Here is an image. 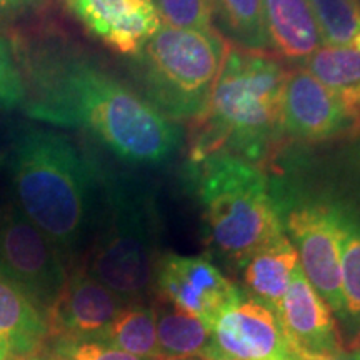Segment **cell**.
I'll use <instances>...</instances> for the list:
<instances>
[{
    "mask_svg": "<svg viewBox=\"0 0 360 360\" xmlns=\"http://www.w3.org/2000/svg\"><path fill=\"white\" fill-rule=\"evenodd\" d=\"M299 265L295 247L283 232L244 264L245 287L255 300L277 312Z\"/></svg>",
    "mask_w": 360,
    "mask_h": 360,
    "instance_id": "cell-17",
    "label": "cell"
},
{
    "mask_svg": "<svg viewBox=\"0 0 360 360\" xmlns=\"http://www.w3.org/2000/svg\"><path fill=\"white\" fill-rule=\"evenodd\" d=\"M47 347V354L58 360H152L127 354L97 340L51 339Z\"/></svg>",
    "mask_w": 360,
    "mask_h": 360,
    "instance_id": "cell-25",
    "label": "cell"
},
{
    "mask_svg": "<svg viewBox=\"0 0 360 360\" xmlns=\"http://www.w3.org/2000/svg\"><path fill=\"white\" fill-rule=\"evenodd\" d=\"M219 29L232 40L233 47L252 52H267L264 0H210Z\"/></svg>",
    "mask_w": 360,
    "mask_h": 360,
    "instance_id": "cell-21",
    "label": "cell"
},
{
    "mask_svg": "<svg viewBox=\"0 0 360 360\" xmlns=\"http://www.w3.org/2000/svg\"><path fill=\"white\" fill-rule=\"evenodd\" d=\"M34 360H58V359H56V357H52L51 354H47V352H42L39 355L37 359H34Z\"/></svg>",
    "mask_w": 360,
    "mask_h": 360,
    "instance_id": "cell-30",
    "label": "cell"
},
{
    "mask_svg": "<svg viewBox=\"0 0 360 360\" xmlns=\"http://www.w3.org/2000/svg\"><path fill=\"white\" fill-rule=\"evenodd\" d=\"M340 229L342 290L347 319L360 321V219L334 207Z\"/></svg>",
    "mask_w": 360,
    "mask_h": 360,
    "instance_id": "cell-23",
    "label": "cell"
},
{
    "mask_svg": "<svg viewBox=\"0 0 360 360\" xmlns=\"http://www.w3.org/2000/svg\"><path fill=\"white\" fill-rule=\"evenodd\" d=\"M159 217L150 191L135 179L103 172L98 229L82 267L127 304H146L159 262Z\"/></svg>",
    "mask_w": 360,
    "mask_h": 360,
    "instance_id": "cell-4",
    "label": "cell"
},
{
    "mask_svg": "<svg viewBox=\"0 0 360 360\" xmlns=\"http://www.w3.org/2000/svg\"><path fill=\"white\" fill-rule=\"evenodd\" d=\"M297 360H360L359 350H339V352H330V354H317V355H300L297 354Z\"/></svg>",
    "mask_w": 360,
    "mask_h": 360,
    "instance_id": "cell-28",
    "label": "cell"
},
{
    "mask_svg": "<svg viewBox=\"0 0 360 360\" xmlns=\"http://www.w3.org/2000/svg\"><path fill=\"white\" fill-rule=\"evenodd\" d=\"M229 44L215 29L164 25L130 57L141 96L172 122L197 120L212 97Z\"/></svg>",
    "mask_w": 360,
    "mask_h": 360,
    "instance_id": "cell-6",
    "label": "cell"
},
{
    "mask_svg": "<svg viewBox=\"0 0 360 360\" xmlns=\"http://www.w3.org/2000/svg\"><path fill=\"white\" fill-rule=\"evenodd\" d=\"M154 294L159 302L200 319L210 328L225 312L244 300L236 283L204 255H160Z\"/></svg>",
    "mask_w": 360,
    "mask_h": 360,
    "instance_id": "cell-9",
    "label": "cell"
},
{
    "mask_svg": "<svg viewBox=\"0 0 360 360\" xmlns=\"http://www.w3.org/2000/svg\"><path fill=\"white\" fill-rule=\"evenodd\" d=\"M210 360H238V359H232V357H227V355H215V357H212Z\"/></svg>",
    "mask_w": 360,
    "mask_h": 360,
    "instance_id": "cell-32",
    "label": "cell"
},
{
    "mask_svg": "<svg viewBox=\"0 0 360 360\" xmlns=\"http://www.w3.org/2000/svg\"><path fill=\"white\" fill-rule=\"evenodd\" d=\"M152 2L164 25L191 30L214 29L210 0H152Z\"/></svg>",
    "mask_w": 360,
    "mask_h": 360,
    "instance_id": "cell-24",
    "label": "cell"
},
{
    "mask_svg": "<svg viewBox=\"0 0 360 360\" xmlns=\"http://www.w3.org/2000/svg\"><path fill=\"white\" fill-rule=\"evenodd\" d=\"M0 340L11 359L34 360L51 340L47 314L20 287L0 276Z\"/></svg>",
    "mask_w": 360,
    "mask_h": 360,
    "instance_id": "cell-15",
    "label": "cell"
},
{
    "mask_svg": "<svg viewBox=\"0 0 360 360\" xmlns=\"http://www.w3.org/2000/svg\"><path fill=\"white\" fill-rule=\"evenodd\" d=\"M219 355L238 360H297L276 312L255 299L242 300L214 326Z\"/></svg>",
    "mask_w": 360,
    "mask_h": 360,
    "instance_id": "cell-13",
    "label": "cell"
},
{
    "mask_svg": "<svg viewBox=\"0 0 360 360\" xmlns=\"http://www.w3.org/2000/svg\"><path fill=\"white\" fill-rule=\"evenodd\" d=\"M11 359V354H8L7 345L0 340V360H8Z\"/></svg>",
    "mask_w": 360,
    "mask_h": 360,
    "instance_id": "cell-29",
    "label": "cell"
},
{
    "mask_svg": "<svg viewBox=\"0 0 360 360\" xmlns=\"http://www.w3.org/2000/svg\"><path fill=\"white\" fill-rule=\"evenodd\" d=\"M6 157H7V150H0V169H2L4 164H6Z\"/></svg>",
    "mask_w": 360,
    "mask_h": 360,
    "instance_id": "cell-31",
    "label": "cell"
},
{
    "mask_svg": "<svg viewBox=\"0 0 360 360\" xmlns=\"http://www.w3.org/2000/svg\"><path fill=\"white\" fill-rule=\"evenodd\" d=\"M125 305L82 265L70 269L64 289L47 312L51 339L96 340Z\"/></svg>",
    "mask_w": 360,
    "mask_h": 360,
    "instance_id": "cell-11",
    "label": "cell"
},
{
    "mask_svg": "<svg viewBox=\"0 0 360 360\" xmlns=\"http://www.w3.org/2000/svg\"><path fill=\"white\" fill-rule=\"evenodd\" d=\"M25 84L11 45L0 37V110L24 107Z\"/></svg>",
    "mask_w": 360,
    "mask_h": 360,
    "instance_id": "cell-26",
    "label": "cell"
},
{
    "mask_svg": "<svg viewBox=\"0 0 360 360\" xmlns=\"http://www.w3.org/2000/svg\"><path fill=\"white\" fill-rule=\"evenodd\" d=\"M360 127V112L354 110L330 89L310 74L289 72L283 92V135L300 142H326Z\"/></svg>",
    "mask_w": 360,
    "mask_h": 360,
    "instance_id": "cell-10",
    "label": "cell"
},
{
    "mask_svg": "<svg viewBox=\"0 0 360 360\" xmlns=\"http://www.w3.org/2000/svg\"><path fill=\"white\" fill-rule=\"evenodd\" d=\"M360 322V321H359ZM354 350H359L360 352V328H359V334L355 337V345H354Z\"/></svg>",
    "mask_w": 360,
    "mask_h": 360,
    "instance_id": "cell-33",
    "label": "cell"
},
{
    "mask_svg": "<svg viewBox=\"0 0 360 360\" xmlns=\"http://www.w3.org/2000/svg\"><path fill=\"white\" fill-rule=\"evenodd\" d=\"M302 67L349 107L360 112V51L323 44Z\"/></svg>",
    "mask_w": 360,
    "mask_h": 360,
    "instance_id": "cell-20",
    "label": "cell"
},
{
    "mask_svg": "<svg viewBox=\"0 0 360 360\" xmlns=\"http://www.w3.org/2000/svg\"><path fill=\"white\" fill-rule=\"evenodd\" d=\"M96 340L137 357L162 360L157 342V310L147 304L125 305Z\"/></svg>",
    "mask_w": 360,
    "mask_h": 360,
    "instance_id": "cell-19",
    "label": "cell"
},
{
    "mask_svg": "<svg viewBox=\"0 0 360 360\" xmlns=\"http://www.w3.org/2000/svg\"><path fill=\"white\" fill-rule=\"evenodd\" d=\"M157 310V342L162 360H210L217 355L214 330L172 305Z\"/></svg>",
    "mask_w": 360,
    "mask_h": 360,
    "instance_id": "cell-18",
    "label": "cell"
},
{
    "mask_svg": "<svg viewBox=\"0 0 360 360\" xmlns=\"http://www.w3.org/2000/svg\"><path fill=\"white\" fill-rule=\"evenodd\" d=\"M67 11L112 51L132 57L159 32L152 0H64Z\"/></svg>",
    "mask_w": 360,
    "mask_h": 360,
    "instance_id": "cell-12",
    "label": "cell"
},
{
    "mask_svg": "<svg viewBox=\"0 0 360 360\" xmlns=\"http://www.w3.org/2000/svg\"><path fill=\"white\" fill-rule=\"evenodd\" d=\"M8 360H25V359H8Z\"/></svg>",
    "mask_w": 360,
    "mask_h": 360,
    "instance_id": "cell-34",
    "label": "cell"
},
{
    "mask_svg": "<svg viewBox=\"0 0 360 360\" xmlns=\"http://www.w3.org/2000/svg\"><path fill=\"white\" fill-rule=\"evenodd\" d=\"M209 240L225 260L244 267L260 247L285 232L269 180L255 164L214 155L195 164Z\"/></svg>",
    "mask_w": 360,
    "mask_h": 360,
    "instance_id": "cell-5",
    "label": "cell"
},
{
    "mask_svg": "<svg viewBox=\"0 0 360 360\" xmlns=\"http://www.w3.org/2000/svg\"><path fill=\"white\" fill-rule=\"evenodd\" d=\"M47 0H0V22H15L39 13Z\"/></svg>",
    "mask_w": 360,
    "mask_h": 360,
    "instance_id": "cell-27",
    "label": "cell"
},
{
    "mask_svg": "<svg viewBox=\"0 0 360 360\" xmlns=\"http://www.w3.org/2000/svg\"><path fill=\"white\" fill-rule=\"evenodd\" d=\"M6 167L11 199L79 267L101 224L103 172L64 134L25 125L13 134Z\"/></svg>",
    "mask_w": 360,
    "mask_h": 360,
    "instance_id": "cell-2",
    "label": "cell"
},
{
    "mask_svg": "<svg viewBox=\"0 0 360 360\" xmlns=\"http://www.w3.org/2000/svg\"><path fill=\"white\" fill-rule=\"evenodd\" d=\"M0 276L20 287L45 314L69 277L57 247L12 200L0 204Z\"/></svg>",
    "mask_w": 360,
    "mask_h": 360,
    "instance_id": "cell-7",
    "label": "cell"
},
{
    "mask_svg": "<svg viewBox=\"0 0 360 360\" xmlns=\"http://www.w3.org/2000/svg\"><path fill=\"white\" fill-rule=\"evenodd\" d=\"M326 45L360 51V0H309Z\"/></svg>",
    "mask_w": 360,
    "mask_h": 360,
    "instance_id": "cell-22",
    "label": "cell"
},
{
    "mask_svg": "<svg viewBox=\"0 0 360 360\" xmlns=\"http://www.w3.org/2000/svg\"><path fill=\"white\" fill-rule=\"evenodd\" d=\"M282 222L299 255L304 276L332 312L347 319L342 290L340 229L334 205H292Z\"/></svg>",
    "mask_w": 360,
    "mask_h": 360,
    "instance_id": "cell-8",
    "label": "cell"
},
{
    "mask_svg": "<svg viewBox=\"0 0 360 360\" xmlns=\"http://www.w3.org/2000/svg\"><path fill=\"white\" fill-rule=\"evenodd\" d=\"M289 72L267 52L231 47L212 97L195 122L191 162L233 155L257 165L283 137V92Z\"/></svg>",
    "mask_w": 360,
    "mask_h": 360,
    "instance_id": "cell-3",
    "label": "cell"
},
{
    "mask_svg": "<svg viewBox=\"0 0 360 360\" xmlns=\"http://www.w3.org/2000/svg\"><path fill=\"white\" fill-rule=\"evenodd\" d=\"M17 65L24 75V109L30 119L57 127H79L117 159L160 165L184 143L179 125L141 94L92 58L56 40L20 44Z\"/></svg>",
    "mask_w": 360,
    "mask_h": 360,
    "instance_id": "cell-1",
    "label": "cell"
},
{
    "mask_svg": "<svg viewBox=\"0 0 360 360\" xmlns=\"http://www.w3.org/2000/svg\"><path fill=\"white\" fill-rule=\"evenodd\" d=\"M269 49L304 65L323 40L309 0H264Z\"/></svg>",
    "mask_w": 360,
    "mask_h": 360,
    "instance_id": "cell-16",
    "label": "cell"
},
{
    "mask_svg": "<svg viewBox=\"0 0 360 360\" xmlns=\"http://www.w3.org/2000/svg\"><path fill=\"white\" fill-rule=\"evenodd\" d=\"M276 315L297 354L317 355L344 350L334 312L307 281L300 265Z\"/></svg>",
    "mask_w": 360,
    "mask_h": 360,
    "instance_id": "cell-14",
    "label": "cell"
}]
</instances>
